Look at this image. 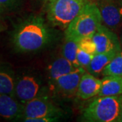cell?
<instances>
[{
	"label": "cell",
	"mask_w": 122,
	"mask_h": 122,
	"mask_svg": "<svg viewBox=\"0 0 122 122\" xmlns=\"http://www.w3.org/2000/svg\"><path fill=\"white\" fill-rule=\"evenodd\" d=\"M50 37V31L44 19L41 16H32L16 27L12 42L20 52H34L44 47Z\"/></svg>",
	"instance_id": "obj_1"
},
{
	"label": "cell",
	"mask_w": 122,
	"mask_h": 122,
	"mask_svg": "<svg viewBox=\"0 0 122 122\" xmlns=\"http://www.w3.org/2000/svg\"><path fill=\"white\" fill-rule=\"evenodd\" d=\"M102 23L100 9L89 1L65 29V37L79 41L92 37Z\"/></svg>",
	"instance_id": "obj_2"
},
{
	"label": "cell",
	"mask_w": 122,
	"mask_h": 122,
	"mask_svg": "<svg viewBox=\"0 0 122 122\" xmlns=\"http://www.w3.org/2000/svg\"><path fill=\"white\" fill-rule=\"evenodd\" d=\"M122 107V95L99 96L84 110L83 118L87 122H117Z\"/></svg>",
	"instance_id": "obj_3"
},
{
	"label": "cell",
	"mask_w": 122,
	"mask_h": 122,
	"mask_svg": "<svg viewBox=\"0 0 122 122\" xmlns=\"http://www.w3.org/2000/svg\"><path fill=\"white\" fill-rule=\"evenodd\" d=\"M88 0H52L48 9V18L54 26L66 29Z\"/></svg>",
	"instance_id": "obj_4"
},
{
	"label": "cell",
	"mask_w": 122,
	"mask_h": 122,
	"mask_svg": "<svg viewBox=\"0 0 122 122\" xmlns=\"http://www.w3.org/2000/svg\"><path fill=\"white\" fill-rule=\"evenodd\" d=\"M60 113V110L48 99L37 96L25 105L23 111V119L25 118L44 117H58Z\"/></svg>",
	"instance_id": "obj_5"
},
{
	"label": "cell",
	"mask_w": 122,
	"mask_h": 122,
	"mask_svg": "<svg viewBox=\"0 0 122 122\" xmlns=\"http://www.w3.org/2000/svg\"><path fill=\"white\" fill-rule=\"evenodd\" d=\"M40 83L35 76L23 75L15 80L14 96L22 105H25L38 95Z\"/></svg>",
	"instance_id": "obj_6"
},
{
	"label": "cell",
	"mask_w": 122,
	"mask_h": 122,
	"mask_svg": "<svg viewBox=\"0 0 122 122\" xmlns=\"http://www.w3.org/2000/svg\"><path fill=\"white\" fill-rule=\"evenodd\" d=\"M96 45L97 53L121 50L120 43L115 33L111 29L101 24L92 36Z\"/></svg>",
	"instance_id": "obj_7"
},
{
	"label": "cell",
	"mask_w": 122,
	"mask_h": 122,
	"mask_svg": "<svg viewBox=\"0 0 122 122\" xmlns=\"http://www.w3.org/2000/svg\"><path fill=\"white\" fill-rule=\"evenodd\" d=\"M85 72V69L79 67L71 73L61 76L54 82L61 93L66 96H73L77 94L80 79Z\"/></svg>",
	"instance_id": "obj_8"
},
{
	"label": "cell",
	"mask_w": 122,
	"mask_h": 122,
	"mask_svg": "<svg viewBox=\"0 0 122 122\" xmlns=\"http://www.w3.org/2000/svg\"><path fill=\"white\" fill-rule=\"evenodd\" d=\"M101 86V79L90 73L85 72L80 79L77 95L82 100H87L98 95Z\"/></svg>",
	"instance_id": "obj_9"
},
{
	"label": "cell",
	"mask_w": 122,
	"mask_h": 122,
	"mask_svg": "<svg viewBox=\"0 0 122 122\" xmlns=\"http://www.w3.org/2000/svg\"><path fill=\"white\" fill-rule=\"evenodd\" d=\"M25 105L14 96L0 94V117L8 119L23 116Z\"/></svg>",
	"instance_id": "obj_10"
},
{
	"label": "cell",
	"mask_w": 122,
	"mask_h": 122,
	"mask_svg": "<svg viewBox=\"0 0 122 122\" xmlns=\"http://www.w3.org/2000/svg\"><path fill=\"white\" fill-rule=\"evenodd\" d=\"M102 22L109 29H115L122 22V9L117 5L107 3L102 5L100 8Z\"/></svg>",
	"instance_id": "obj_11"
},
{
	"label": "cell",
	"mask_w": 122,
	"mask_h": 122,
	"mask_svg": "<svg viewBox=\"0 0 122 122\" xmlns=\"http://www.w3.org/2000/svg\"><path fill=\"white\" fill-rule=\"evenodd\" d=\"M78 68L79 67L76 66L64 56L60 57L49 66V77L52 81H54L61 76L71 73Z\"/></svg>",
	"instance_id": "obj_12"
},
{
	"label": "cell",
	"mask_w": 122,
	"mask_h": 122,
	"mask_svg": "<svg viewBox=\"0 0 122 122\" xmlns=\"http://www.w3.org/2000/svg\"><path fill=\"white\" fill-rule=\"evenodd\" d=\"M102 86L98 96L122 95V77L107 75L101 79Z\"/></svg>",
	"instance_id": "obj_13"
},
{
	"label": "cell",
	"mask_w": 122,
	"mask_h": 122,
	"mask_svg": "<svg viewBox=\"0 0 122 122\" xmlns=\"http://www.w3.org/2000/svg\"><path fill=\"white\" fill-rule=\"evenodd\" d=\"M119 51L113 50L107 52L96 54L92 58L91 62L86 68L88 73L94 75L102 72L105 66L109 64L110 61Z\"/></svg>",
	"instance_id": "obj_14"
},
{
	"label": "cell",
	"mask_w": 122,
	"mask_h": 122,
	"mask_svg": "<svg viewBox=\"0 0 122 122\" xmlns=\"http://www.w3.org/2000/svg\"><path fill=\"white\" fill-rule=\"evenodd\" d=\"M79 49V41L74 39L66 38L62 47V55L69 61L73 63L77 67H81L79 65L77 60V54Z\"/></svg>",
	"instance_id": "obj_15"
},
{
	"label": "cell",
	"mask_w": 122,
	"mask_h": 122,
	"mask_svg": "<svg viewBox=\"0 0 122 122\" xmlns=\"http://www.w3.org/2000/svg\"><path fill=\"white\" fill-rule=\"evenodd\" d=\"M15 80L12 75L0 67V94L14 96Z\"/></svg>",
	"instance_id": "obj_16"
},
{
	"label": "cell",
	"mask_w": 122,
	"mask_h": 122,
	"mask_svg": "<svg viewBox=\"0 0 122 122\" xmlns=\"http://www.w3.org/2000/svg\"><path fill=\"white\" fill-rule=\"evenodd\" d=\"M105 76L115 75L122 77V50L114 56L102 71Z\"/></svg>",
	"instance_id": "obj_17"
},
{
	"label": "cell",
	"mask_w": 122,
	"mask_h": 122,
	"mask_svg": "<svg viewBox=\"0 0 122 122\" xmlns=\"http://www.w3.org/2000/svg\"><path fill=\"white\" fill-rule=\"evenodd\" d=\"M79 48L93 56L97 54L96 45L92 37H87L81 39L79 41Z\"/></svg>",
	"instance_id": "obj_18"
},
{
	"label": "cell",
	"mask_w": 122,
	"mask_h": 122,
	"mask_svg": "<svg viewBox=\"0 0 122 122\" xmlns=\"http://www.w3.org/2000/svg\"><path fill=\"white\" fill-rule=\"evenodd\" d=\"M93 56V55H91L82 50L81 49L79 48L77 54V60L78 62L79 65L81 67H83V69H86L91 62Z\"/></svg>",
	"instance_id": "obj_19"
},
{
	"label": "cell",
	"mask_w": 122,
	"mask_h": 122,
	"mask_svg": "<svg viewBox=\"0 0 122 122\" xmlns=\"http://www.w3.org/2000/svg\"><path fill=\"white\" fill-rule=\"evenodd\" d=\"M58 117H44L38 118H25L24 122H51L57 121Z\"/></svg>",
	"instance_id": "obj_20"
},
{
	"label": "cell",
	"mask_w": 122,
	"mask_h": 122,
	"mask_svg": "<svg viewBox=\"0 0 122 122\" xmlns=\"http://www.w3.org/2000/svg\"><path fill=\"white\" fill-rule=\"evenodd\" d=\"M16 0H0V8H11L15 3Z\"/></svg>",
	"instance_id": "obj_21"
},
{
	"label": "cell",
	"mask_w": 122,
	"mask_h": 122,
	"mask_svg": "<svg viewBox=\"0 0 122 122\" xmlns=\"http://www.w3.org/2000/svg\"><path fill=\"white\" fill-rule=\"evenodd\" d=\"M117 122H122V107H121V111H120V114H119V118H118V119Z\"/></svg>",
	"instance_id": "obj_22"
},
{
	"label": "cell",
	"mask_w": 122,
	"mask_h": 122,
	"mask_svg": "<svg viewBox=\"0 0 122 122\" xmlns=\"http://www.w3.org/2000/svg\"><path fill=\"white\" fill-rule=\"evenodd\" d=\"M1 11H2V9L0 8V13H1Z\"/></svg>",
	"instance_id": "obj_23"
},
{
	"label": "cell",
	"mask_w": 122,
	"mask_h": 122,
	"mask_svg": "<svg viewBox=\"0 0 122 122\" xmlns=\"http://www.w3.org/2000/svg\"><path fill=\"white\" fill-rule=\"evenodd\" d=\"M46 1H52V0H46Z\"/></svg>",
	"instance_id": "obj_24"
}]
</instances>
